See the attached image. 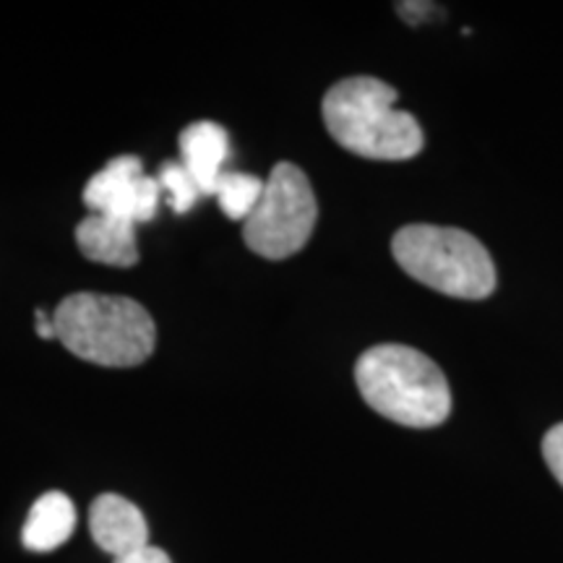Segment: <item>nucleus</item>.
<instances>
[{
	"mask_svg": "<svg viewBox=\"0 0 563 563\" xmlns=\"http://www.w3.org/2000/svg\"><path fill=\"white\" fill-rule=\"evenodd\" d=\"M365 405L407 428H435L452 412V389L431 357L407 344H376L355 365Z\"/></svg>",
	"mask_w": 563,
	"mask_h": 563,
	"instance_id": "7ed1b4c3",
	"label": "nucleus"
},
{
	"mask_svg": "<svg viewBox=\"0 0 563 563\" xmlns=\"http://www.w3.org/2000/svg\"><path fill=\"white\" fill-rule=\"evenodd\" d=\"M543 456L545 464L551 467L555 481L563 485V422L553 426L543 439Z\"/></svg>",
	"mask_w": 563,
	"mask_h": 563,
	"instance_id": "ddd939ff",
	"label": "nucleus"
},
{
	"mask_svg": "<svg viewBox=\"0 0 563 563\" xmlns=\"http://www.w3.org/2000/svg\"><path fill=\"white\" fill-rule=\"evenodd\" d=\"M55 340L102 368H133L154 352L157 329L150 311L121 295L76 292L53 313Z\"/></svg>",
	"mask_w": 563,
	"mask_h": 563,
	"instance_id": "f03ea898",
	"label": "nucleus"
},
{
	"mask_svg": "<svg viewBox=\"0 0 563 563\" xmlns=\"http://www.w3.org/2000/svg\"><path fill=\"white\" fill-rule=\"evenodd\" d=\"M159 186L170 194V207L175 214H188L196 207V201L201 199V188L196 186L191 173L183 167V162H165L157 175Z\"/></svg>",
	"mask_w": 563,
	"mask_h": 563,
	"instance_id": "f8f14e48",
	"label": "nucleus"
},
{
	"mask_svg": "<svg viewBox=\"0 0 563 563\" xmlns=\"http://www.w3.org/2000/svg\"><path fill=\"white\" fill-rule=\"evenodd\" d=\"M76 245L89 262L129 269L139 262L136 224L115 217L89 214L76 228Z\"/></svg>",
	"mask_w": 563,
	"mask_h": 563,
	"instance_id": "1a4fd4ad",
	"label": "nucleus"
},
{
	"mask_svg": "<svg viewBox=\"0 0 563 563\" xmlns=\"http://www.w3.org/2000/svg\"><path fill=\"white\" fill-rule=\"evenodd\" d=\"M316 217L319 207L308 175L292 162H279L266 178L256 211L243 222V241L258 256L282 262L311 241Z\"/></svg>",
	"mask_w": 563,
	"mask_h": 563,
	"instance_id": "39448f33",
	"label": "nucleus"
},
{
	"mask_svg": "<svg viewBox=\"0 0 563 563\" xmlns=\"http://www.w3.org/2000/svg\"><path fill=\"white\" fill-rule=\"evenodd\" d=\"M397 264L435 292L483 300L496 290V266L485 245L470 232L435 224H407L394 235Z\"/></svg>",
	"mask_w": 563,
	"mask_h": 563,
	"instance_id": "20e7f679",
	"label": "nucleus"
},
{
	"mask_svg": "<svg viewBox=\"0 0 563 563\" xmlns=\"http://www.w3.org/2000/svg\"><path fill=\"white\" fill-rule=\"evenodd\" d=\"M159 180L150 178L133 154L110 159L84 188V203L91 214L115 217L131 224L152 222L159 207Z\"/></svg>",
	"mask_w": 563,
	"mask_h": 563,
	"instance_id": "423d86ee",
	"label": "nucleus"
},
{
	"mask_svg": "<svg viewBox=\"0 0 563 563\" xmlns=\"http://www.w3.org/2000/svg\"><path fill=\"white\" fill-rule=\"evenodd\" d=\"M34 327H37V334L42 336V340H55V323H53V319H47V313L42 311H37V323H34Z\"/></svg>",
	"mask_w": 563,
	"mask_h": 563,
	"instance_id": "2eb2a0df",
	"label": "nucleus"
},
{
	"mask_svg": "<svg viewBox=\"0 0 563 563\" xmlns=\"http://www.w3.org/2000/svg\"><path fill=\"white\" fill-rule=\"evenodd\" d=\"M397 89L373 76L336 81L323 97V125L336 144L365 159L402 162L422 150V129L397 110Z\"/></svg>",
	"mask_w": 563,
	"mask_h": 563,
	"instance_id": "f257e3e1",
	"label": "nucleus"
},
{
	"mask_svg": "<svg viewBox=\"0 0 563 563\" xmlns=\"http://www.w3.org/2000/svg\"><path fill=\"white\" fill-rule=\"evenodd\" d=\"M266 180L249 173H222L217 183V203L232 222H245L264 196Z\"/></svg>",
	"mask_w": 563,
	"mask_h": 563,
	"instance_id": "9b49d317",
	"label": "nucleus"
},
{
	"mask_svg": "<svg viewBox=\"0 0 563 563\" xmlns=\"http://www.w3.org/2000/svg\"><path fill=\"white\" fill-rule=\"evenodd\" d=\"M183 167L191 173L203 196H214L222 178V165L228 159L230 139L220 123L199 121L180 131L178 136Z\"/></svg>",
	"mask_w": 563,
	"mask_h": 563,
	"instance_id": "6e6552de",
	"label": "nucleus"
},
{
	"mask_svg": "<svg viewBox=\"0 0 563 563\" xmlns=\"http://www.w3.org/2000/svg\"><path fill=\"white\" fill-rule=\"evenodd\" d=\"M89 532L91 540L121 563L150 548V527L144 514L129 498L104 493L89 509Z\"/></svg>",
	"mask_w": 563,
	"mask_h": 563,
	"instance_id": "0eeeda50",
	"label": "nucleus"
},
{
	"mask_svg": "<svg viewBox=\"0 0 563 563\" xmlns=\"http://www.w3.org/2000/svg\"><path fill=\"white\" fill-rule=\"evenodd\" d=\"M76 530V506L66 493L51 490L37 498L21 530V543L32 553H51Z\"/></svg>",
	"mask_w": 563,
	"mask_h": 563,
	"instance_id": "9d476101",
	"label": "nucleus"
},
{
	"mask_svg": "<svg viewBox=\"0 0 563 563\" xmlns=\"http://www.w3.org/2000/svg\"><path fill=\"white\" fill-rule=\"evenodd\" d=\"M121 563H173L170 555H167L165 551H159V548H144V551H139L136 555H131V559H125Z\"/></svg>",
	"mask_w": 563,
	"mask_h": 563,
	"instance_id": "4468645a",
	"label": "nucleus"
}]
</instances>
